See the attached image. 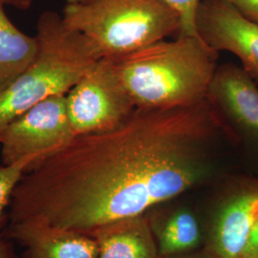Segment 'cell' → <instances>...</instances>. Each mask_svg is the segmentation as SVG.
I'll return each instance as SVG.
<instances>
[{"instance_id": "cell-1", "label": "cell", "mask_w": 258, "mask_h": 258, "mask_svg": "<svg viewBox=\"0 0 258 258\" xmlns=\"http://www.w3.org/2000/svg\"><path fill=\"white\" fill-rule=\"evenodd\" d=\"M225 135L207 101L136 109L120 126L75 137L28 169L10 222L37 219L86 235L134 217L207 182L215 142Z\"/></svg>"}, {"instance_id": "cell-2", "label": "cell", "mask_w": 258, "mask_h": 258, "mask_svg": "<svg viewBox=\"0 0 258 258\" xmlns=\"http://www.w3.org/2000/svg\"><path fill=\"white\" fill-rule=\"evenodd\" d=\"M217 59L200 36L178 35L112 60L137 109H171L207 99Z\"/></svg>"}, {"instance_id": "cell-3", "label": "cell", "mask_w": 258, "mask_h": 258, "mask_svg": "<svg viewBox=\"0 0 258 258\" xmlns=\"http://www.w3.org/2000/svg\"><path fill=\"white\" fill-rule=\"evenodd\" d=\"M35 37V59L0 92V134L12 120L38 102L67 95L102 58L87 37L68 27L53 11L39 16Z\"/></svg>"}, {"instance_id": "cell-4", "label": "cell", "mask_w": 258, "mask_h": 258, "mask_svg": "<svg viewBox=\"0 0 258 258\" xmlns=\"http://www.w3.org/2000/svg\"><path fill=\"white\" fill-rule=\"evenodd\" d=\"M65 24L117 59L180 33L181 17L164 0H88L66 3Z\"/></svg>"}, {"instance_id": "cell-5", "label": "cell", "mask_w": 258, "mask_h": 258, "mask_svg": "<svg viewBox=\"0 0 258 258\" xmlns=\"http://www.w3.org/2000/svg\"><path fill=\"white\" fill-rule=\"evenodd\" d=\"M66 107L75 137L115 129L137 109L109 58L99 59L67 93Z\"/></svg>"}, {"instance_id": "cell-6", "label": "cell", "mask_w": 258, "mask_h": 258, "mask_svg": "<svg viewBox=\"0 0 258 258\" xmlns=\"http://www.w3.org/2000/svg\"><path fill=\"white\" fill-rule=\"evenodd\" d=\"M75 138L66 107V95L38 102L0 134L3 165L35 157L30 168L65 148ZM29 168V169H30Z\"/></svg>"}, {"instance_id": "cell-7", "label": "cell", "mask_w": 258, "mask_h": 258, "mask_svg": "<svg viewBox=\"0 0 258 258\" xmlns=\"http://www.w3.org/2000/svg\"><path fill=\"white\" fill-rule=\"evenodd\" d=\"M212 105L229 136L258 161V86L242 66H218L209 88Z\"/></svg>"}, {"instance_id": "cell-8", "label": "cell", "mask_w": 258, "mask_h": 258, "mask_svg": "<svg viewBox=\"0 0 258 258\" xmlns=\"http://www.w3.org/2000/svg\"><path fill=\"white\" fill-rule=\"evenodd\" d=\"M257 221V177L232 178L216 206L204 251L210 258H242Z\"/></svg>"}, {"instance_id": "cell-9", "label": "cell", "mask_w": 258, "mask_h": 258, "mask_svg": "<svg viewBox=\"0 0 258 258\" xmlns=\"http://www.w3.org/2000/svg\"><path fill=\"white\" fill-rule=\"evenodd\" d=\"M196 25L204 41L219 51L236 55L242 68L258 82V23L220 0H202Z\"/></svg>"}, {"instance_id": "cell-10", "label": "cell", "mask_w": 258, "mask_h": 258, "mask_svg": "<svg viewBox=\"0 0 258 258\" xmlns=\"http://www.w3.org/2000/svg\"><path fill=\"white\" fill-rule=\"evenodd\" d=\"M6 234L24 248L23 258H98L92 236L37 219L10 222Z\"/></svg>"}, {"instance_id": "cell-11", "label": "cell", "mask_w": 258, "mask_h": 258, "mask_svg": "<svg viewBox=\"0 0 258 258\" xmlns=\"http://www.w3.org/2000/svg\"><path fill=\"white\" fill-rule=\"evenodd\" d=\"M91 236L98 258H162L147 213L104 225Z\"/></svg>"}, {"instance_id": "cell-12", "label": "cell", "mask_w": 258, "mask_h": 258, "mask_svg": "<svg viewBox=\"0 0 258 258\" xmlns=\"http://www.w3.org/2000/svg\"><path fill=\"white\" fill-rule=\"evenodd\" d=\"M149 220L162 258L194 252L203 244L201 224L187 208L172 210L155 220L149 217Z\"/></svg>"}, {"instance_id": "cell-13", "label": "cell", "mask_w": 258, "mask_h": 258, "mask_svg": "<svg viewBox=\"0 0 258 258\" xmlns=\"http://www.w3.org/2000/svg\"><path fill=\"white\" fill-rule=\"evenodd\" d=\"M37 53L36 37L21 32L0 6V92L33 62Z\"/></svg>"}, {"instance_id": "cell-14", "label": "cell", "mask_w": 258, "mask_h": 258, "mask_svg": "<svg viewBox=\"0 0 258 258\" xmlns=\"http://www.w3.org/2000/svg\"><path fill=\"white\" fill-rule=\"evenodd\" d=\"M35 161V157H28L12 165L0 166V236L9 225L10 206L14 191Z\"/></svg>"}, {"instance_id": "cell-15", "label": "cell", "mask_w": 258, "mask_h": 258, "mask_svg": "<svg viewBox=\"0 0 258 258\" xmlns=\"http://www.w3.org/2000/svg\"><path fill=\"white\" fill-rule=\"evenodd\" d=\"M88 0H66V3H78ZM181 17V30L178 35L182 36H199L196 25V17L199 5L202 0H164Z\"/></svg>"}, {"instance_id": "cell-16", "label": "cell", "mask_w": 258, "mask_h": 258, "mask_svg": "<svg viewBox=\"0 0 258 258\" xmlns=\"http://www.w3.org/2000/svg\"><path fill=\"white\" fill-rule=\"evenodd\" d=\"M230 4L245 18L258 23V0H220Z\"/></svg>"}, {"instance_id": "cell-17", "label": "cell", "mask_w": 258, "mask_h": 258, "mask_svg": "<svg viewBox=\"0 0 258 258\" xmlns=\"http://www.w3.org/2000/svg\"><path fill=\"white\" fill-rule=\"evenodd\" d=\"M242 258H258V221L249 235Z\"/></svg>"}, {"instance_id": "cell-18", "label": "cell", "mask_w": 258, "mask_h": 258, "mask_svg": "<svg viewBox=\"0 0 258 258\" xmlns=\"http://www.w3.org/2000/svg\"><path fill=\"white\" fill-rule=\"evenodd\" d=\"M0 258H18L11 242L3 235L0 236Z\"/></svg>"}, {"instance_id": "cell-19", "label": "cell", "mask_w": 258, "mask_h": 258, "mask_svg": "<svg viewBox=\"0 0 258 258\" xmlns=\"http://www.w3.org/2000/svg\"><path fill=\"white\" fill-rule=\"evenodd\" d=\"M34 0H0V6H12L17 9L25 10L29 9L32 5Z\"/></svg>"}, {"instance_id": "cell-20", "label": "cell", "mask_w": 258, "mask_h": 258, "mask_svg": "<svg viewBox=\"0 0 258 258\" xmlns=\"http://www.w3.org/2000/svg\"><path fill=\"white\" fill-rule=\"evenodd\" d=\"M165 258H210L208 256V254L202 250H196L190 253H186V254H182V255H176V256H170V257Z\"/></svg>"}]
</instances>
